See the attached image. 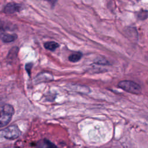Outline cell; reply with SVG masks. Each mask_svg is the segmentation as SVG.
<instances>
[{"label": "cell", "mask_w": 148, "mask_h": 148, "mask_svg": "<svg viewBox=\"0 0 148 148\" xmlns=\"http://www.w3.org/2000/svg\"><path fill=\"white\" fill-rule=\"evenodd\" d=\"M18 52V48L17 47H12L9 53H8V60H13L14 58H16L17 57V53Z\"/></svg>", "instance_id": "obj_8"}, {"label": "cell", "mask_w": 148, "mask_h": 148, "mask_svg": "<svg viewBox=\"0 0 148 148\" xmlns=\"http://www.w3.org/2000/svg\"><path fill=\"white\" fill-rule=\"evenodd\" d=\"M12 27L9 23H7L4 21L0 20V31H5L8 30H11Z\"/></svg>", "instance_id": "obj_9"}, {"label": "cell", "mask_w": 148, "mask_h": 148, "mask_svg": "<svg viewBox=\"0 0 148 148\" xmlns=\"http://www.w3.org/2000/svg\"><path fill=\"white\" fill-rule=\"evenodd\" d=\"M32 66V64H31V63H29V64H26L25 69H26L27 72H28L29 73V72H30V70H31V68Z\"/></svg>", "instance_id": "obj_11"}, {"label": "cell", "mask_w": 148, "mask_h": 148, "mask_svg": "<svg viewBox=\"0 0 148 148\" xmlns=\"http://www.w3.org/2000/svg\"><path fill=\"white\" fill-rule=\"evenodd\" d=\"M22 10V6L20 4L10 2L8 3L4 8V12L6 14H13L18 12Z\"/></svg>", "instance_id": "obj_4"}, {"label": "cell", "mask_w": 148, "mask_h": 148, "mask_svg": "<svg viewBox=\"0 0 148 148\" xmlns=\"http://www.w3.org/2000/svg\"><path fill=\"white\" fill-rule=\"evenodd\" d=\"M44 47L47 50H49L50 51H54L57 48L59 47V44L54 41L47 42L44 44Z\"/></svg>", "instance_id": "obj_6"}, {"label": "cell", "mask_w": 148, "mask_h": 148, "mask_svg": "<svg viewBox=\"0 0 148 148\" xmlns=\"http://www.w3.org/2000/svg\"><path fill=\"white\" fill-rule=\"evenodd\" d=\"M118 86L123 90L136 95L142 92V88L138 83L131 80H122L118 83Z\"/></svg>", "instance_id": "obj_2"}, {"label": "cell", "mask_w": 148, "mask_h": 148, "mask_svg": "<svg viewBox=\"0 0 148 148\" xmlns=\"http://www.w3.org/2000/svg\"><path fill=\"white\" fill-rule=\"evenodd\" d=\"M1 133L5 138L10 140H13L18 138L21 134L18 126L15 124L3 129Z\"/></svg>", "instance_id": "obj_3"}, {"label": "cell", "mask_w": 148, "mask_h": 148, "mask_svg": "<svg viewBox=\"0 0 148 148\" xmlns=\"http://www.w3.org/2000/svg\"><path fill=\"white\" fill-rule=\"evenodd\" d=\"M147 17V10H143L138 13V18L140 20H145Z\"/></svg>", "instance_id": "obj_10"}, {"label": "cell", "mask_w": 148, "mask_h": 148, "mask_svg": "<svg viewBox=\"0 0 148 148\" xmlns=\"http://www.w3.org/2000/svg\"></svg>", "instance_id": "obj_13"}, {"label": "cell", "mask_w": 148, "mask_h": 148, "mask_svg": "<svg viewBox=\"0 0 148 148\" xmlns=\"http://www.w3.org/2000/svg\"><path fill=\"white\" fill-rule=\"evenodd\" d=\"M82 57V54L80 52H75L71 54L68 57V60L69 61L72 62H76L79 61Z\"/></svg>", "instance_id": "obj_7"}, {"label": "cell", "mask_w": 148, "mask_h": 148, "mask_svg": "<svg viewBox=\"0 0 148 148\" xmlns=\"http://www.w3.org/2000/svg\"><path fill=\"white\" fill-rule=\"evenodd\" d=\"M0 38L5 43H10L14 41L17 38V35L16 34L2 33L0 34Z\"/></svg>", "instance_id": "obj_5"}, {"label": "cell", "mask_w": 148, "mask_h": 148, "mask_svg": "<svg viewBox=\"0 0 148 148\" xmlns=\"http://www.w3.org/2000/svg\"><path fill=\"white\" fill-rule=\"evenodd\" d=\"M47 1L50 4L54 5L56 3V2L58 0H47Z\"/></svg>", "instance_id": "obj_12"}, {"label": "cell", "mask_w": 148, "mask_h": 148, "mask_svg": "<svg viewBox=\"0 0 148 148\" xmlns=\"http://www.w3.org/2000/svg\"><path fill=\"white\" fill-rule=\"evenodd\" d=\"M14 113V109L12 105L5 104L0 106V128L8 124Z\"/></svg>", "instance_id": "obj_1"}]
</instances>
